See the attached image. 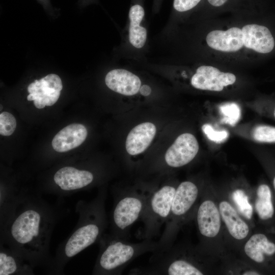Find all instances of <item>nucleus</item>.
I'll use <instances>...</instances> for the list:
<instances>
[{
    "instance_id": "8",
    "label": "nucleus",
    "mask_w": 275,
    "mask_h": 275,
    "mask_svg": "<svg viewBox=\"0 0 275 275\" xmlns=\"http://www.w3.org/2000/svg\"><path fill=\"white\" fill-rule=\"evenodd\" d=\"M62 89L61 78L57 74H49L39 80H35L28 86L29 94L27 99L33 101L38 108L52 106L58 100Z\"/></svg>"
},
{
    "instance_id": "18",
    "label": "nucleus",
    "mask_w": 275,
    "mask_h": 275,
    "mask_svg": "<svg viewBox=\"0 0 275 275\" xmlns=\"http://www.w3.org/2000/svg\"><path fill=\"white\" fill-rule=\"evenodd\" d=\"M156 128L150 122L140 124L128 133L125 147L130 155H136L143 153L149 147L156 134Z\"/></svg>"
},
{
    "instance_id": "11",
    "label": "nucleus",
    "mask_w": 275,
    "mask_h": 275,
    "mask_svg": "<svg viewBox=\"0 0 275 275\" xmlns=\"http://www.w3.org/2000/svg\"><path fill=\"white\" fill-rule=\"evenodd\" d=\"M145 11L144 0H131L128 12L127 41L134 51L143 49L147 40V30L144 23Z\"/></svg>"
},
{
    "instance_id": "5",
    "label": "nucleus",
    "mask_w": 275,
    "mask_h": 275,
    "mask_svg": "<svg viewBox=\"0 0 275 275\" xmlns=\"http://www.w3.org/2000/svg\"><path fill=\"white\" fill-rule=\"evenodd\" d=\"M177 187L166 184L150 191L147 205L141 218L143 223L141 239L153 240L170 215Z\"/></svg>"
},
{
    "instance_id": "3",
    "label": "nucleus",
    "mask_w": 275,
    "mask_h": 275,
    "mask_svg": "<svg viewBox=\"0 0 275 275\" xmlns=\"http://www.w3.org/2000/svg\"><path fill=\"white\" fill-rule=\"evenodd\" d=\"M99 251L92 274L117 275L134 259L147 253H153L159 247L158 241L143 239L138 243L104 234L98 242Z\"/></svg>"
},
{
    "instance_id": "6",
    "label": "nucleus",
    "mask_w": 275,
    "mask_h": 275,
    "mask_svg": "<svg viewBox=\"0 0 275 275\" xmlns=\"http://www.w3.org/2000/svg\"><path fill=\"white\" fill-rule=\"evenodd\" d=\"M198 196L199 189L191 181H183L177 187L170 215L165 223L163 232L158 241L159 250H165L172 246L180 218L191 210Z\"/></svg>"
},
{
    "instance_id": "32",
    "label": "nucleus",
    "mask_w": 275,
    "mask_h": 275,
    "mask_svg": "<svg viewBox=\"0 0 275 275\" xmlns=\"http://www.w3.org/2000/svg\"><path fill=\"white\" fill-rule=\"evenodd\" d=\"M273 186H274V189H275V177H274V178L273 179Z\"/></svg>"
},
{
    "instance_id": "19",
    "label": "nucleus",
    "mask_w": 275,
    "mask_h": 275,
    "mask_svg": "<svg viewBox=\"0 0 275 275\" xmlns=\"http://www.w3.org/2000/svg\"><path fill=\"white\" fill-rule=\"evenodd\" d=\"M219 208L222 217L231 236L238 240L246 237L249 232V227L231 204L227 201H222Z\"/></svg>"
},
{
    "instance_id": "12",
    "label": "nucleus",
    "mask_w": 275,
    "mask_h": 275,
    "mask_svg": "<svg viewBox=\"0 0 275 275\" xmlns=\"http://www.w3.org/2000/svg\"><path fill=\"white\" fill-rule=\"evenodd\" d=\"M105 83L111 90L125 96L135 95L142 86L138 76L122 68L109 71L105 76Z\"/></svg>"
},
{
    "instance_id": "30",
    "label": "nucleus",
    "mask_w": 275,
    "mask_h": 275,
    "mask_svg": "<svg viewBox=\"0 0 275 275\" xmlns=\"http://www.w3.org/2000/svg\"><path fill=\"white\" fill-rule=\"evenodd\" d=\"M243 275H258L259 273L254 271H248L243 272Z\"/></svg>"
},
{
    "instance_id": "13",
    "label": "nucleus",
    "mask_w": 275,
    "mask_h": 275,
    "mask_svg": "<svg viewBox=\"0 0 275 275\" xmlns=\"http://www.w3.org/2000/svg\"><path fill=\"white\" fill-rule=\"evenodd\" d=\"M241 30L245 47L261 53H267L273 50L274 39L266 27L251 24L244 25Z\"/></svg>"
},
{
    "instance_id": "2",
    "label": "nucleus",
    "mask_w": 275,
    "mask_h": 275,
    "mask_svg": "<svg viewBox=\"0 0 275 275\" xmlns=\"http://www.w3.org/2000/svg\"><path fill=\"white\" fill-rule=\"evenodd\" d=\"M105 188L99 190L92 200H79L75 206L78 222L71 235L58 246L50 273L63 274L69 261L98 242L108 226L105 210Z\"/></svg>"
},
{
    "instance_id": "21",
    "label": "nucleus",
    "mask_w": 275,
    "mask_h": 275,
    "mask_svg": "<svg viewBox=\"0 0 275 275\" xmlns=\"http://www.w3.org/2000/svg\"><path fill=\"white\" fill-rule=\"evenodd\" d=\"M257 195L255 208L259 217L264 220L271 218L274 209L269 186L266 184L260 185L257 189Z\"/></svg>"
},
{
    "instance_id": "20",
    "label": "nucleus",
    "mask_w": 275,
    "mask_h": 275,
    "mask_svg": "<svg viewBox=\"0 0 275 275\" xmlns=\"http://www.w3.org/2000/svg\"><path fill=\"white\" fill-rule=\"evenodd\" d=\"M244 252L252 260L261 263L264 260V254L272 255L275 253V244L268 241L262 234L253 235L246 242Z\"/></svg>"
},
{
    "instance_id": "22",
    "label": "nucleus",
    "mask_w": 275,
    "mask_h": 275,
    "mask_svg": "<svg viewBox=\"0 0 275 275\" xmlns=\"http://www.w3.org/2000/svg\"><path fill=\"white\" fill-rule=\"evenodd\" d=\"M232 196L240 212L245 218L251 219L253 214V207L245 193L241 189H237L233 193Z\"/></svg>"
},
{
    "instance_id": "23",
    "label": "nucleus",
    "mask_w": 275,
    "mask_h": 275,
    "mask_svg": "<svg viewBox=\"0 0 275 275\" xmlns=\"http://www.w3.org/2000/svg\"><path fill=\"white\" fill-rule=\"evenodd\" d=\"M220 111L224 116V121L230 125L235 124L240 119V109L235 103L224 104L220 107Z\"/></svg>"
},
{
    "instance_id": "25",
    "label": "nucleus",
    "mask_w": 275,
    "mask_h": 275,
    "mask_svg": "<svg viewBox=\"0 0 275 275\" xmlns=\"http://www.w3.org/2000/svg\"><path fill=\"white\" fill-rule=\"evenodd\" d=\"M202 130L208 139L215 143H221L225 141L228 137L229 133L226 130L216 131L212 126L205 124L202 126Z\"/></svg>"
},
{
    "instance_id": "16",
    "label": "nucleus",
    "mask_w": 275,
    "mask_h": 275,
    "mask_svg": "<svg viewBox=\"0 0 275 275\" xmlns=\"http://www.w3.org/2000/svg\"><path fill=\"white\" fill-rule=\"evenodd\" d=\"M219 211L213 202L203 201L199 206L197 213V222L201 234L207 237H214L221 228Z\"/></svg>"
},
{
    "instance_id": "24",
    "label": "nucleus",
    "mask_w": 275,
    "mask_h": 275,
    "mask_svg": "<svg viewBox=\"0 0 275 275\" xmlns=\"http://www.w3.org/2000/svg\"><path fill=\"white\" fill-rule=\"evenodd\" d=\"M16 121L14 116L7 112L0 114V134L4 136H10L15 131Z\"/></svg>"
},
{
    "instance_id": "7",
    "label": "nucleus",
    "mask_w": 275,
    "mask_h": 275,
    "mask_svg": "<svg viewBox=\"0 0 275 275\" xmlns=\"http://www.w3.org/2000/svg\"><path fill=\"white\" fill-rule=\"evenodd\" d=\"M52 179V181L45 187L44 190L64 197L92 186L96 178L94 173L89 170L64 166L54 172Z\"/></svg>"
},
{
    "instance_id": "27",
    "label": "nucleus",
    "mask_w": 275,
    "mask_h": 275,
    "mask_svg": "<svg viewBox=\"0 0 275 275\" xmlns=\"http://www.w3.org/2000/svg\"><path fill=\"white\" fill-rule=\"evenodd\" d=\"M228 0H207L210 5L218 7L224 5Z\"/></svg>"
},
{
    "instance_id": "1",
    "label": "nucleus",
    "mask_w": 275,
    "mask_h": 275,
    "mask_svg": "<svg viewBox=\"0 0 275 275\" xmlns=\"http://www.w3.org/2000/svg\"><path fill=\"white\" fill-rule=\"evenodd\" d=\"M60 204L51 205L41 195L26 192L0 226V244L17 252L34 268L41 267L50 273L53 261L49 251L51 235L66 213Z\"/></svg>"
},
{
    "instance_id": "31",
    "label": "nucleus",
    "mask_w": 275,
    "mask_h": 275,
    "mask_svg": "<svg viewBox=\"0 0 275 275\" xmlns=\"http://www.w3.org/2000/svg\"><path fill=\"white\" fill-rule=\"evenodd\" d=\"M272 114H273V117L275 118V107H274V108L273 109Z\"/></svg>"
},
{
    "instance_id": "9",
    "label": "nucleus",
    "mask_w": 275,
    "mask_h": 275,
    "mask_svg": "<svg viewBox=\"0 0 275 275\" xmlns=\"http://www.w3.org/2000/svg\"><path fill=\"white\" fill-rule=\"evenodd\" d=\"M199 149L196 137L189 133H184L178 136L167 151L164 160L171 168L183 167L193 160Z\"/></svg>"
},
{
    "instance_id": "10",
    "label": "nucleus",
    "mask_w": 275,
    "mask_h": 275,
    "mask_svg": "<svg viewBox=\"0 0 275 275\" xmlns=\"http://www.w3.org/2000/svg\"><path fill=\"white\" fill-rule=\"evenodd\" d=\"M236 79L233 73L223 72L213 66L203 65L197 69L190 83L197 89L219 92L225 87L233 84Z\"/></svg>"
},
{
    "instance_id": "17",
    "label": "nucleus",
    "mask_w": 275,
    "mask_h": 275,
    "mask_svg": "<svg viewBox=\"0 0 275 275\" xmlns=\"http://www.w3.org/2000/svg\"><path fill=\"white\" fill-rule=\"evenodd\" d=\"M34 268L17 252L0 244V275H32Z\"/></svg>"
},
{
    "instance_id": "4",
    "label": "nucleus",
    "mask_w": 275,
    "mask_h": 275,
    "mask_svg": "<svg viewBox=\"0 0 275 275\" xmlns=\"http://www.w3.org/2000/svg\"><path fill=\"white\" fill-rule=\"evenodd\" d=\"M150 190L130 189L113 195L114 205L110 218L111 234L127 240L131 226L141 218Z\"/></svg>"
},
{
    "instance_id": "29",
    "label": "nucleus",
    "mask_w": 275,
    "mask_h": 275,
    "mask_svg": "<svg viewBox=\"0 0 275 275\" xmlns=\"http://www.w3.org/2000/svg\"><path fill=\"white\" fill-rule=\"evenodd\" d=\"M162 1L163 0H153V10H154V11L157 12L159 10Z\"/></svg>"
},
{
    "instance_id": "15",
    "label": "nucleus",
    "mask_w": 275,
    "mask_h": 275,
    "mask_svg": "<svg viewBox=\"0 0 275 275\" xmlns=\"http://www.w3.org/2000/svg\"><path fill=\"white\" fill-rule=\"evenodd\" d=\"M87 134L84 125L78 123L70 124L54 136L52 146L57 152H67L80 146L85 141Z\"/></svg>"
},
{
    "instance_id": "14",
    "label": "nucleus",
    "mask_w": 275,
    "mask_h": 275,
    "mask_svg": "<svg viewBox=\"0 0 275 275\" xmlns=\"http://www.w3.org/2000/svg\"><path fill=\"white\" fill-rule=\"evenodd\" d=\"M206 40L210 47L223 52H235L243 46L242 30L237 27L212 31L207 34Z\"/></svg>"
},
{
    "instance_id": "28",
    "label": "nucleus",
    "mask_w": 275,
    "mask_h": 275,
    "mask_svg": "<svg viewBox=\"0 0 275 275\" xmlns=\"http://www.w3.org/2000/svg\"><path fill=\"white\" fill-rule=\"evenodd\" d=\"M151 92V89L149 86L146 85H143L142 86L140 92L144 96L149 95Z\"/></svg>"
},
{
    "instance_id": "26",
    "label": "nucleus",
    "mask_w": 275,
    "mask_h": 275,
    "mask_svg": "<svg viewBox=\"0 0 275 275\" xmlns=\"http://www.w3.org/2000/svg\"><path fill=\"white\" fill-rule=\"evenodd\" d=\"M202 0H174L173 9L174 12L183 13L197 6Z\"/></svg>"
}]
</instances>
